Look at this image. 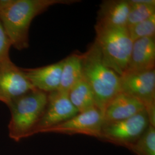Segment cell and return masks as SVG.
<instances>
[{"label": "cell", "instance_id": "obj_1", "mask_svg": "<svg viewBox=\"0 0 155 155\" xmlns=\"http://www.w3.org/2000/svg\"><path fill=\"white\" fill-rule=\"evenodd\" d=\"M79 0H0V20L11 40L18 50L29 47V30L34 18L50 6L70 5Z\"/></svg>", "mask_w": 155, "mask_h": 155}, {"label": "cell", "instance_id": "obj_2", "mask_svg": "<svg viewBox=\"0 0 155 155\" xmlns=\"http://www.w3.org/2000/svg\"><path fill=\"white\" fill-rule=\"evenodd\" d=\"M81 57L83 78L94 93L96 107L104 113L111 100L120 93V77L104 63L95 41Z\"/></svg>", "mask_w": 155, "mask_h": 155}, {"label": "cell", "instance_id": "obj_3", "mask_svg": "<svg viewBox=\"0 0 155 155\" xmlns=\"http://www.w3.org/2000/svg\"><path fill=\"white\" fill-rule=\"evenodd\" d=\"M48 93L35 90L12 101L8 105L11 112L8 125L9 136L19 141L34 134L45 112Z\"/></svg>", "mask_w": 155, "mask_h": 155}, {"label": "cell", "instance_id": "obj_4", "mask_svg": "<svg viewBox=\"0 0 155 155\" xmlns=\"http://www.w3.org/2000/svg\"><path fill=\"white\" fill-rule=\"evenodd\" d=\"M96 38L106 64L120 77L127 70L133 41L127 27H108L95 25Z\"/></svg>", "mask_w": 155, "mask_h": 155}, {"label": "cell", "instance_id": "obj_5", "mask_svg": "<svg viewBox=\"0 0 155 155\" xmlns=\"http://www.w3.org/2000/svg\"><path fill=\"white\" fill-rule=\"evenodd\" d=\"M120 92L144 105L150 125L155 127V70L125 71L120 76Z\"/></svg>", "mask_w": 155, "mask_h": 155}, {"label": "cell", "instance_id": "obj_6", "mask_svg": "<svg viewBox=\"0 0 155 155\" xmlns=\"http://www.w3.org/2000/svg\"><path fill=\"white\" fill-rule=\"evenodd\" d=\"M149 125L144 110L127 119L104 123L101 138L129 147L140 138Z\"/></svg>", "mask_w": 155, "mask_h": 155}, {"label": "cell", "instance_id": "obj_7", "mask_svg": "<svg viewBox=\"0 0 155 155\" xmlns=\"http://www.w3.org/2000/svg\"><path fill=\"white\" fill-rule=\"evenodd\" d=\"M35 89L26 78L21 68L16 66L10 57L0 62L1 102L8 105L12 101Z\"/></svg>", "mask_w": 155, "mask_h": 155}, {"label": "cell", "instance_id": "obj_8", "mask_svg": "<svg viewBox=\"0 0 155 155\" xmlns=\"http://www.w3.org/2000/svg\"><path fill=\"white\" fill-rule=\"evenodd\" d=\"M104 124V113L97 107H94L78 113L71 118L47 129L42 133L82 134L101 137Z\"/></svg>", "mask_w": 155, "mask_h": 155}, {"label": "cell", "instance_id": "obj_9", "mask_svg": "<svg viewBox=\"0 0 155 155\" xmlns=\"http://www.w3.org/2000/svg\"><path fill=\"white\" fill-rule=\"evenodd\" d=\"M69 99L68 93L57 90L48 93V102L34 134L59 125L78 113Z\"/></svg>", "mask_w": 155, "mask_h": 155}, {"label": "cell", "instance_id": "obj_10", "mask_svg": "<svg viewBox=\"0 0 155 155\" xmlns=\"http://www.w3.org/2000/svg\"><path fill=\"white\" fill-rule=\"evenodd\" d=\"M63 64V60L46 66L21 70L35 89L50 93L59 89Z\"/></svg>", "mask_w": 155, "mask_h": 155}, {"label": "cell", "instance_id": "obj_11", "mask_svg": "<svg viewBox=\"0 0 155 155\" xmlns=\"http://www.w3.org/2000/svg\"><path fill=\"white\" fill-rule=\"evenodd\" d=\"M144 110V105L139 100L120 92L106 106L104 112V123L127 119Z\"/></svg>", "mask_w": 155, "mask_h": 155}, {"label": "cell", "instance_id": "obj_12", "mask_svg": "<svg viewBox=\"0 0 155 155\" xmlns=\"http://www.w3.org/2000/svg\"><path fill=\"white\" fill-rule=\"evenodd\" d=\"M129 0H105L100 6L97 24L108 27H127Z\"/></svg>", "mask_w": 155, "mask_h": 155}, {"label": "cell", "instance_id": "obj_13", "mask_svg": "<svg viewBox=\"0 0 155 155\" xmlns=\"http://www.w3.org/2000/svg\"><path fill=\"white\" fill-rule=\"evenodd\" d=\"M155 67V37L144 38L134 41L126 71L151 70H154Z\"/></svg>", "mask_w": 155, "mask_h": 155}, {"label": "cell", "instance_id": "obj_14", "mask_svg": "<svg viewBox=\"0 0 155 155\" xmlns=\"http://www.w3.org/2000/svg\"><path fill=\"white\" fill-rule=\"evenodd\" d=\"M82 79L81 54H72L64 59L58 90L68 93Z\"/></svg>", "mask_w": 155, "mask_h": 155}, {"label": "cell", "instance_id": "obj_15", "mask_svg": "<svg viewBox=\"0 0 155 155\" xmlns=\"http://www.w3.org/2000/svg\"><path fill=\"white\" fill-rule=\"evenodd\" d=\"M68 95L71 102L79 113L96 107L94 93L83 78L70 90Z\"/></svg>", "mask_w": 155, "mask_h": 155}, {"label": "cell", "instance_id": "obj_16", "mask_svg": "<svg viewBox=\"0 0 155 155\" xmlns=\"http://www.w3.org/2000/svg\"><path fill=\"white\" fill-rule=\"evenodd\" d=\"M129 2L130 8L127 18V28L155 14V0H129Z\"/></svg>", "mask_w": 155, "mask_h": 155}, {"label": "cell", "instance_id": "obj_17", "mask_svg": "<svg viewBox=\"0 0 155 155\" xmlns=\"http://www.w3.org/2000/svg\"><path fill=\"white\" fill-rule=\"evenodd\" d=\"M137 155H155V127L151 125L136 142L129 146Z\"/></svg>", "mask_w": 155, "mask_h": 155}, {"label": "cell", "instance_id": "obj_18", "mask_svg": "<svg viewBox=\"0 0 155 155\" xmlns=\"http://www.w3.org/2000/svg\"><path fill=\"white\" fill-rule=\"evenodd\" d=\"M127 29L133 42L144 38L155 37V14L149 18Z\"/></svg>", "mask_w": 155, "mask_h": 155}, {"label": "cell", "instance_id": "obj_19", "mask_svg": "<svg viewBox=\"0 0 155 155\" xmlns=\"http://www.w3.org/2000/svg\"><path fill=\"white\" fill-rule=\"evenodd\" d=\"M11 47V40L0 20V62L9 58V51Z\"/></svg>", "mask_w": 155, "mask_h": 155}, {"label": "cell", "instance_id": "obj_20", "mask_svg": "<svg viewBox=\"0 0 155 155\" xmlns=\"http://www.w3.org/2000/svg\"><path fill=\"white\" fill-rule=\"evenodd\" d=\"M0 101H1V98H0Z\"/></svg>", "mask_w": 155, "mask_h": 155}]
</instances>
